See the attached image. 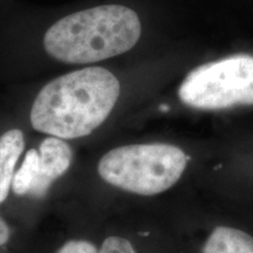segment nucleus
Listing matches in <instances>:
<instances>
[{"instance_id": "obj_1", "label": "nucleus", "mask_w": 253, "mask_h": 253, "mask_svg": "<svg viewBox=\"0 0 253 253\" xmlns=\"http://www.w3.org/2000/svg\"><path fill=\"white\" fill-rule=\"evenodd\" d=\"M120 96V82L102 67L68 73L47 84L34 100L31 123L62 140L89 135L106 121Z\"/></svg>"}, {"instance_id": "obj_2", "label": "nucleus", "mask_w": 253, "mask_h": 253, "mask_svg": "<svg viewBox=\"0 0 253 253\" xmlns=\"http://www.w3.org/2000/svg\"><path fill=\"white\" fill-rule=\"evenodd\" d=\"M136 12L122 5H103L60 19L43 38L46 52L73 65L99 62L130 50L141 37Z\"/></svg>"}, {"instance_id": "obj_3", "label": "nucleus", "mask_w": 253, "mask_h": 253, "mask_svg": "<svg viewBox=\"0 0 253 253\" xmlns=\"http://www.w3.org/2000/svg\"><path fill=\"white\" fill-rule=\"evenodd\" d=\"M186 164L188 156L176 145L130 144L108 151L97 171L104 182L123 191L154 196L175 185Z\"/></svg>"}, {"instance_id": "obj_4", "label": "nucleus", "mask_w": 253, "mask_h": 253, "mask_svg": "<svg viewBox=\"0 0 253 253\" xmlns=\"http://www.w3.org/2000/svg\"><path fill=\"white\" fill-rule=\"evenodd\" d=\"M179 100L196 109L219 110L253 104V56L237 54L199 66L186 75Z\"/></svg>"}, {"instance_id": "obj_5", "label": "nucleus", "mask_w": 253, "mask_h": 253, "mask_svg": "<svg viewBox=\"0 0 253 253\" xmlns=\"http://www.w3.org/2000/svg\"><path fill=\"white\" fill-rule=\"evenodd\" d=\"M39 177L32 191V197H43L52 183L69 169L73 153L62 138L50 136L39 145Z\"/></svg>"}, {"instance_id": "obj_6", "label": "nucleus", "mask_w": 253, "mask_h": 253, "mask_svg": "<svg viewBox=\"0 0 253 253\" xmlns=\"http://www.w3.org/2000/svg\"><path fill=\"white\" fill-rule=\"evenodd\" d=\"M24 148V134L19 129H11L0 136V204L12 189L15 166Z\"/></svg>"}, {"instance_id": "obj_7", "label": "nucleus", "mask_w": 253, "mask_h": 253, "mask_svg": "<svg viewBox=\"0 0 253 253\" xmlns=\"http://www.w3.org/2000/svg\"><path fill=\"white\" fill-rule=\"evenodd\" d=\"M203 253H253V237L229 226H217L205 242Z\"/></svg>"}, {"instance_id": "obj_8", "label": "nucleus", "mask_w": 253, "mask_h": 253, "mask_svg": "<svg viewBox=\"0 0 253 253\" xmlns=\"http://www.w3.org/2000/svg\"><path fill=\"white\" fill-rule=\"evenodd\" d=\"M38 177H39V151L37 149H30L25 155L21 167L14 173L12 190L18 196H31Z\"/></svg>"}, {"instance_id": "obj_9", "label": "nucleus", "mask_w": 253, "mask_h": 253, "mask_svg": "<svg viewBox=\"0 0 253 253\" xmlns=\"http://www.w3.org/2000/svg\"><path fill=\"white\" fill-rule=\"evenodd\" d=\"M99 253H136L129 240L122 237L110 236L104 239Z\"/></svg>"}, {"instance_id": "obj_10", "label": "nucleus", "mask_w": 253, "mask_h": 253, "mask_svg": "<svg viewBox=\"0 0 253 253\" xmlns=\"http://www.w3.org/2000/svg\"><path fill=\"white\" fill-rule=\"evenodd\" d=\"M56 253H99L93 243L87 240H69Z\"/></svg>"}, {"instance_id": "obj_11", "label": "nucleus", "mask_w": 253, "mask_h": 253, "mask_svg": "<svg viewBox=\"0 0 253 253\" xmlns=\"http://www.w3.org/2000/svg\"><path fill=\"white\" fill-rule=\"evenodd\" d=\"M9 236H11V232H9V227L6 221L0 217V246L5 245L6 243L8 242Z\"/></svg>"}]
</instances>
